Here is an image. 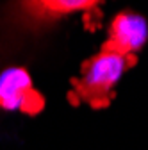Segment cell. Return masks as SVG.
Instances as JSON below:
<instances>
[{
	"instance_id": "obj_1",
	"label": "cell",
	"mask_w": 148,
	"mask_h": 150,
	"mask_svg": "<svg viewBox=\"0 0 148 150\" xmlns=\"http://www.w3.org/2000/svg\"><path fill=\"white\" fill-rule=\"evenodd\" d=\"M136 63V55H120L104 50L91 55L82 63L79 75L71 79V95L75 97V104L84 102L93 109L109 107L114 98L116 84Z\"/></svg>"
},
{
	"instance_id": "obj_2",
	"label": "cell",
	"mask_w": 148,
	"mask_h": 150,
	"mask_svg": "<svg viewBox=\"0 0 148 150\" xmlns=\"http://www.w3.org/2000/svg\"><path fill=\"white\" fill-rule=\"evenodd\" d=\"M100 2L91 0H23L11 4V18L23 29L43 30L64 18L98 9Z\"/></svg>"
},
{
	"instance_id": "obj_3",
	"label": "cell",
	"mask_w": 148,
	"mask_h": 150,
	"mask_svg": "<svg viewBox=\"0 0 148 150\" xmlns=\"http://www.w3.org/2000/svg\"><path fill=\"white\" fill-rule=\"evenodd\" d=\"M0 109L36 116L45 109V97L34 88L25 68L11 66L0 73Z\"/></svg>"
},
{
	"instance_id": "obj_4",
	"label": "cell",
	"mask_w": 148,
	"mask_h": 150,
	"mask_svg": "<svg viewBox=\"0 0 148 150\" xmlns=\"http://www.w3.org/2000/svg\"><path fill=\"white\" fill-rule=\"evenodd\" d=\"M148 41V23L134 11L118 13L109 25L107 40L102 43L104 52L120 55H136Z\"/></svg>"
}]
</instances>
